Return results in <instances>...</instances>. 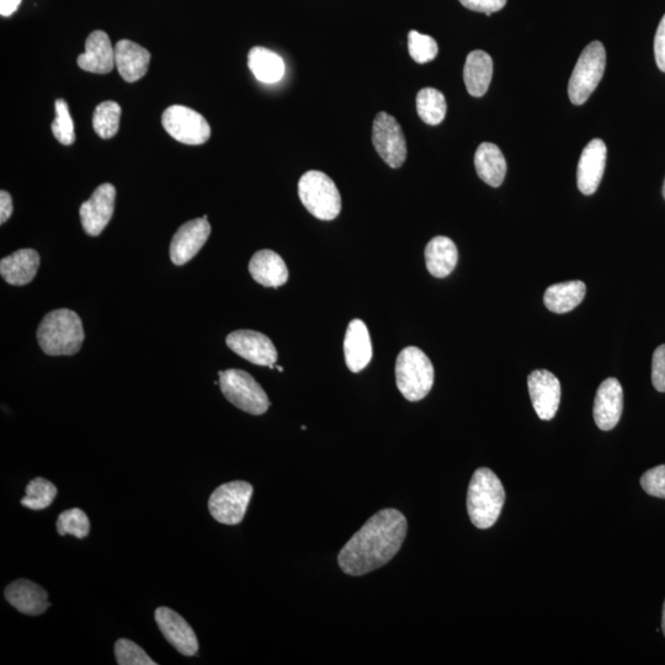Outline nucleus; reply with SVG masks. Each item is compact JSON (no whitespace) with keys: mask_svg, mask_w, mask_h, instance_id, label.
Segmentation results:
<instances>
[{"mask_svg":"<svg viewBox=\"0 0 665 665\" xmlns=\"http://www.w3.org/2000/svg\"><path fill=\"white\" fill-rule=\"evenodd\" d=\"M407 530V519L401 512L381 510L367 520L339 552V567L353 577L376 571L401 550Z\"/></svg>","mask_w":665,"mask_h":665,"instance_id":"1","label":"nucleus"},{"mask_svg":"<svg viewBox=\"0 0 665 665\" xmlns=\"http://www.w3.org/2000/svg\"><path fill=\"white\" fill-rule=\"evenodd\" d=\"M505 491L496 473L482 467L473 473L467 493V510L478 529L492 528L502 513Z\"/></svg>","mask_w":665,"mask_h":665,"instance_id":"2","label":"nucleus"},{"mask_svg":"<svg viewBox=\"0 0 665 665\" xmlns=\"http://www.w3.org/2000/svg\"><path fill=\"white\" fill-rule=\"evenodd\" d=\"M84 338L82 319L66 308L50 312L37 329V340L42 351L51 356L77 354Z\"/></svg>","mask_w":665,"mask_h":665,"instance_id":"3","label":"nucleus"},{"mask_svg":"<svg viewBox=\"0 0 665 665\" xmlns=\"http://www.w3.org/2000/svg\"><path fill=\"white\" fill-rule=\"evenodd\" d=\"M396 380L399 392L407 401H422L434 385L432 361L419 348L403 349L397 358Z\"/></svg>","mask_w":665,"mask_h":665,"instance_id":"4","label":"nucleus"},{"mask_svg":"<svg viewBox=\"0 0 665 665\" xmlns=\"http://www.w3.org/2000/svg\"><path fill=\"white\" fill-rule=\"evenodd\" d=\"M299 196L302 205L318 220L332 221L342 211V196L337 185L319 170H310L302 175Z\"/></svg>","mask_w":665,"mask_h":665,"instance_id":"5","label":"nucleus"},{"mask_svg":"<svg viewBox=\"0 0 665 665\" xmlns=\"http://www.w3.org/2000/svg\"><path fill=\"white\" fill-rule=\"evenodd\" d=\"M606 51L601 42L589 44L579 56L568 84V95L574 105H583L597 89L604 76Z\"/></svg>","mask_w":665,"mask_h":665,"instance_id":"6","label":"nucleus"},{"mask_svg":"<svg viewBox=\"0 0 665 665\" xmlns=\"http://www.w3.org/2000/svg\"><path fill=\"white\" fill-rule=\"evenodd\" d=\"M220 387L228 401L241 411L262 416L270 407V401L262 386L252 375L243 370L220 372Z\"/></svg>","mask_w":665,"mask_h":665,"instance_id":"7","label":"nucleus"},{"mask_svg":"<svg viewBox=\"0 0 665 665\" xmlns=\"http://www.w3.org/2000/svg\"><path fill=\"white\" fill-rule=\"evenodd\" d=\"M252 496L253 487L248 482L234 481L222 484L215 489L209 499L212 518L225 525L242 523Z\"/></svg>","mask_w":665,"mask_h":665,"instance_id":"8","label":"nucleus"},{"mask_svg":"<svg viewBox=\"0 0 665 665\" xmlns=\"http://www.w3.org/2000/svg\"><path fill=\"white\" fill-rule=\"evenodd\" d=\"M162 124L170 136L184 145H204L211 136V127L205 117L182 105H173L164 111Z\"/></svg>","mask_w":665,"mask_h":665,"instance_id":"9","label":"nucleus"},{"mask_svg":"<svg viewBox=\"0 0 665 665\" xmlns=\"http://www.w3.org/2000/svg\"><path fill=\"white\" fill-rule=\"evenodd\" d=\"M372 143L377 154L391 168H401L407 159V141L395 117L379 113L372 126Z\"/></svg>","mask_w":665,"mask_h":665,"instance_id":"10","label":"nucleus"},{"mask_svg":"<svg viewBox=\"0 0 665 665\" xmlns=\"http://www.w3.org/2000/svg\"><path fill=\"white\" fill-rule=\"evenodd\" d=\"M116 189L109 183L101 184L92 198L81 206L82 226L89 236L97 237L109 225L115 210Z\"/></svg>","mask_w":665,"mask_h":665,"instance_id":"11","label":"nucleus"},{"mask_svg":"<svg viewBox=\"0 0 665 665\" xmlns=\"http://www.w3.org/2000/svg\"><path fill=\"white\" fill-rule=\"evenodd\" d=\"M529 393L537 417L541 420L555 418L561 403V382L552 372L536 370L528 377Z\"/></svg>","mask_w":665,"mask_h":665,"instance_id":"12","label":"nucleus"},{"mask_svg":"<svg viewBox=\"0 0 665 665\" xmlns=\"http://www.w3.org/2000/svg\"><path fill=\"white\" fill-rule=\"evenodd\" d=\"M226 343L233 353L254 365L270 366L278 360L275 345L263 333L236 331L228 335Z\"/></svg>","mask_w":665,"mask_h":665,"instance_id":"13","label":"nucleus"},{"mask_svg":"<svg viewBox=\"0 0 665 665\" xmlns=\"http://www.w3.org/2000/svg\"><path fill=\"white\" fill-rule=\"evenodd\" d=\"M211 234L209 221L204 217L184 223L174 234L170 244V259L175 265H184L205 246Z\"/></svg>","mask_w":665,"mask_h":665,"instance_id":"14","label":"nucleus"},{"mask_svg":"<svg viewBox=\"0 0 665 665\" xmlns=\"http://www.w3.org/2000/svg\"><path fill=\"white\" fill-rule=\"evenodd\" d=\"M156 621L162 635L179 653L186 657L198 654V637H196L193 627L182 616L163 606L156 610Z\"/></svg>","mask_w":665,"mask_h":665,"instance_id":"15","label":"nucleus"},{"mask_svg":"<svg viewBox=\"0 0 665 665\" xmlns=\"http://www.w3.org/2000/svg\"><path fill=\"white\" fill-rule=\"evenodd\" d=\"M624 409V391L619 380H605L595 396L593 416L598 428L609 432L619 424Z\"/></svg>","mask_w":665,"mask_h":665,"instance_id":"16","label":"nucleus"},{"mask_svg":"<svg viewBox=\"0 0 665 665\" xmlns=\"http://www.w3.org/2000/svg\"><path fill=\"white\" fill-rule=\"evenodd\" d=\"M608 150L604 141L593 140L585 146L579 159L577 183L584 195H593L603 179Z\"/></svg>","mask_w":665,"mask_h":665,"instance_id":"17","label":"nucleus"},{"mask_svg":"<svg viewBox=\"0 0 665 665\" xmlns=\"http://www.w3.org/2000/svg\"><path fill=\"white\" fill-rule=\"evenodd\" d=\"M5 599L21 614L37 616L50 608L49 594L28 579H19L5 588Z\"/></svg>","mask_w":665,"mask_h":665,"instance_id":"18","label":"nucleus"},{"mask_svg":"<svg viewBox=\"0 0 665 665\" xmlns=\"http://www.w3.org/2000/svg\"><path fill=\"white\" fill-rule=\"evenodd\" d=\"M78 66L85 72L108 74L116 67L115 47L111 45L108 34L93 31L85 42V52L79 55Z\"/></svg>","mask_w":665,"mask_h":665,"instance_id":"19","label":"nucleus"},{"mask_svg":"<svg viewBox=\"0 0 665 665\" xmlns=\"http://www.w3.org/2000/svg\"><path fill=\"white\" fill-rule=\"evenodd\" d=\"M345 363L351 372L363 371L372 359V344L369 329L361 319L349 323L344 339Z\"/></svg>","mask_w":665,"mask_h":665,"instance_id":"20","label":"nucleus"},{"mask_svg":"<svg viewBox=\"0 0 665 665\" xmlns=\"http://www.w3.org/2000/svg\"><path fill=\"white\" fill-rule=\"evenodd\" d=\"M150 62L151 53L136 42L121 40L115 45L116 68L127 83L137 82L145 77Z\"/></svg>","mask_w":665,"mask_h":665,"instance_id":"21","label":"nucleus"},{"mask_svg":"<svg viewBox=\"0 0 665 665\" xmlns=\"http://www.w3.org/2000/svg\"><path fill=\"white\" fill-rule=\"evenodd\" d=\"M249 273L258 284L265 287L283 286L289 280V270L278 253L273 250H259L249 263Z\"/></svg>","mask_w":665,"mask_h":665,"instance_id":"22","label":"nucleus"},{"mask_svg":"<svg viewBox=\"0 0 665 665\" xmlns=\"http://www.w3.org/2000/svg\"><path fill=\"white\" fill-rule=\"evenodd\" d=\"M40 255L34 249H20L0 262V274L8 284L24 286L35 279Z\"/></svg>","mask_w":665,"mask_h":665,"instance_id":"23","label":"nucleus"},{"mask_svg":"<svg viewBox=\"0 0 665 665\" xmlns=\"http://www.w3.org/2000/svg\"><path fill=\"white\" fill-rule=\"evenodd\" d=\"M459 262V250L450 238L439 236L425 248V263L430 274L443 279L449 276Z\"/></svg>","mask_w":665,"mask_h":665,"instance_id":"24","label":"nucleus"},{"mask_svg":"<svg viewBox=\"0 0 665 665\" xmlns=\"http://www.w3.org/2000/svg\"><path fill=\"white\" fill-rule=\"evenodd\" d=\"M493 77L492 57L484 51H473L467 56L464 68V81L467 92L475 98L487 93Z\"/></svg>","mask_w":665,"mask_h":665,"instance_id":"25","label":"nucleus"},{"mask_svg":"<svg viewBox=\"0 0 665 665\" xmlns=\"http://www.w3.org/2000/svg\"><path fill=\"white\" fill-rule=\"evenodd\" d=\"M475 167L478 177L484 183L498 188L502 185L507 174V162L502 151L494 143L484 142L477 148L475 154Z\"/></svg>","mask_w":665,"mask_h":665,"instance_id":"26","label":"nucleus"},{"mask_svg":"<svg viewBox=\"0 0 665 665\" xmlns=\"http://www.w3.org/2000/svg\"><path fill=\"white\" fill-rule=\"evenodd\" d=\"M587 287L582 281H568L552 285L546 290L544 303L547 310L563 315L581 305L584 300Z\"/></svg>","mask_w":665,"mask_h":665,"instance_id":"27","label":"nucleus"},{"mask_svg":"<svg viewBox=\"0 0 665 665\" xmlns=\"http://www.w3.org/2000/svg\"><path fill=\"white\" fill-rule=\"evenodd\" d=\"M248 67L259 82L274 84L281 81L285 74V62L278 53L265 49V47H253L248 55Z\"/></svg>","mask_w":665,"mask_h":665,"instance_id":"28","label":"nucleus"},{"mask_svg":"<svg viewBox=\"0 0 665 665\" xmlns=\"http://www.w3.org/2000/svg\"><path fill=\"white\" fill-rule=\"evenodd\" d=\"M446 99L444 94L434 88H424L417 95V111L425 124L436 126L444 121L446 116Z\"/></svg>","mask_w":665,"mask_h":665,"instance_id":"29","label":"nucleus"},{"mask_svg":"<svg viewBox=\"0 0 665 665\" xmlns=\"http://www.w3.org/2000/svg\"><path fill=\"white\" fill-rule=\"evenodd\" d=\"M121 106L115 101H104L97 106L93 115V127L104 140L114 137L119 131Z\"/></svg>","mask_w":665,"mask_h":665,"instance_id":"30","label":"nucleus"},{"mask_svg":"<svg viewBox=\"0 0 665 665\" xmlns=\"http://www.w3.org/2000/svg\"><path fill=\"white\" fill-rule=\"evenodd\" d=\"M57 496L55 484L45 478H35L26 487V494L21 504L31 510H44L49 508Z\"/></svg>","mask_w":665,"mask_h":665,"instance_id":"31","label":"nucleus"},{"mask_svg":"<svg viewBox=\"0 0 665 665\" xmlns=\"http://www.w3.org/2000/svg\"><path fill=\"white\" fill-rule=\"evenodd\" d=\"M57 531L61 536L72 535L77 539H85L90 531L88 515L78 508L66 510L58 516Z\"/></svg>","mask_w":665,"mask_h":665,"instance_id":"32","label":"nucleus"},{"mask_svg":"<svg viewBox=\"0 0 665 665\" xmlns=\"http://www.w3.org/2000/svg\"><path fill=\"white\" fill-rule=\"evenodd\" d=\"M56 119L52 122L53 136L57 141L65 146L73 145L76 141V133H74V122L71 114H69L68 104L66 100L58 99L55 103Z\"/></svg>","mask_w":665,"mask_h":665,"instance_id":"33","label":"nucleus"},{"mask_svg":"<svg viewBox=\"0 0 665 665\" xmlns=\"http://www.w3.org/2000/svg\"><path fill=\"white\" fill-rule=\"evenodd\" d=\"M408 50L414 61L424 65V63L433 61L438 56L439 47L432 36L412 30L408 35Z\"/></svg>","mask_w":665,"mask_h":665,"instance_id":"34","label":"nucleus"},{"mask_svg":"<svg viewBox=\"0 0 665 665\" xmlns=\"http://www.w3.org/2000/svg\"><path fill=\"white\" fill-rule=\"evenodd\" d=\"M116 661L120 665H156L145 649L135 642L121 638L115 645Z\"/></svg>","mask_w":665,"mask_h":665,"instance_id":"35","label":"nucleus"},{"mask_svg":"<svg viewBox=\"0 0 665 665\" xmlns=\"http://www.w3.org/2000/svg\"><path fill=\"white\" fill-rule=\"evenodd\" d=\"M641 486L649 496L665 499V465L648 470L641 478Z\"/></svg>","mask_w":665,"mask_h":665,"instance_id":"36","label":"nucleus"},{"mask_svg":"<svg viewBox=\"0 0 665 665\" xmlns=\"http://www.w3.org/2000/svg\"><path fill=\"white\" fill-rule=\"evenodd\" d=\"M652 382L658 392H665V344L654 351L652 359Z\"/></svg>","mask_w":665,"mask_h":665,"instance_id":"37","label":"nucleus"},{"mask_svg":"<svg viewBox=\"0 0 665 665\" xmlns=\"http://www.w3.org/2000/svg\"><path fill=\"white\" fill-rule=\"evenodd\" d=\"M460 3L472 12L484 13L487 17H491L493 13L505 7L507 0H460Z\"/></svg>","mask_w":665,"mask_h":665,"instance_id":"38","label":"nucleus"},{"mask_svg":"<svg viewBox=\"0 0 665 665\" xmlns=\"http://www.w3.org/2000/svg\"><path fill=\"white\" fill-rule=\"evenodd\" d=\"M654 57L657 66L665 73V15L658 25L656 37H654Z\"/></svg>","mask_w":665,"mask_h":665,"instance_id":"39","label":"nucleus"},{"mask_svg":"<svg viewBox=\"0 0 665 665\" xmlns=\"http://www.w3.org/2000/svg\"><path fill=\"white\" fill-rule=\"evenodd\" d=\"M13 214L12 196L7 191H0V223L4 225Z\"/></svg>","mask_w":665,"mask_h":665,"instance_id":"40","label":"nucleus"},{"mask_svg":"<svg viewBox=\"0 0 665 665\" xmlns=\"http://www.w3.org/2000/svg\"><path fill=\"white\" fill-rule=\"evenodd\" d=\"M21 0H0V14L2 17L8 18L17 12Z\"/></svg>","mask_w":665,"mask_h":665,"instance_id":"41","label":"nucleus"},{"mask_svg":"<svg viewBox=\"0 0 665 665\" xmlns=\"http://www.w3.org/2000/svg\"><path fill=\"white\" fill-rule=\"evenodd\" d=\"M662 630L665 636V601L663 605V615H662Z\"/></svg>","mask_w":665,"mask_h":665,"instance_id":"42","label":"nucleus"},{"mask_svg":"<svg viewBox=\"0 0 665 665\" xmlns=\"http://www.w3.org/2000/svg\"><path fill=\"white\" fill-rule=\"evenodd\" d=\"M275 369H278L280 372H283V371H284V367H283V366H276V365H275Z\"/></svg>","mask_w":665,"mask_h":665,"instance_id":"43","label":"nucleus"},{"mask_svg":"<svg viewBox=\"0 0 665 665\" xmlns=\"http://www.w3.org/2000/svg\"><path fill=\"white\" fill-rule=\"evenodd\" d=\"M663 196H664V199H665V180H664V185H663Z\"/></svg>","mask_w":665,"mask_h":665,"instance_id":"44","label":"nucleus"}]
</instances>
